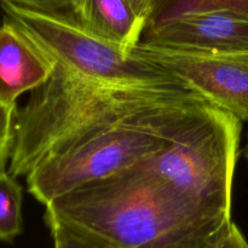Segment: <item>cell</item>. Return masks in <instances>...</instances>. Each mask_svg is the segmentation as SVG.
Wrapping results in <instances>:
<instances>
[{
  "label": "cell",
  "instance_id": "cell-1",
  "mask_svg": "<svg viewBox=\"0 0 248 248\" xmlns=\"http://www.w3.org/2000/svg\"><path fill=\"white\" fill-rule=\"evenodd\" d=\"M45 207L44 218L111 248H219L232 223L140 164Z\"/></svg>",
  "mask_w": 248,
  "mask_h": 248
},
{
  "label": "cell",
  "instance_id": "cell-2",
  "mask_svg": "<svg viewBox=\"0 0 248 248\" xmlns=\"http://www.w3.org/2000/svg\"><path fill=\"white\" fill-rule=\"evenodd\" d=\"M194 106L215 104L189 85L115 84L80 77L56 63L50 79L16 110L9 172L27 177L43 159L94 133Z\"/></svg>",
  "mask_w": 248,
  "mask_h": 248
},
{
  "label": "cell",
  "instance_id": "cell-3",
  "mask_svg": "<svg viewBox=\"0 0 248 248\" xmlns=\"http://www.w3.org/2000/svg\"><path fill=\"white\" fill-rule=\"evenodd\" d=\"M218 109L215 106L184 107L94 133L41 160L26 177L28 191L47 206L81 186L147 161L211 118Z\"/></svg>",
  "mask_w": 248,
  "mask_h": 248
},
{
  "label": "cell",
  "instance_id": "cell-4",
  "mask_svg": "<svg viewBox=\"0 0 248 248\" xmlns=\"http://www.w3.org/2000/svg\"><path fill=\"white\" fill-rule=\"evenodd\" d=\"M242 121L218 109L142 166L190 200L232 216Z\"/></svg>",
  "mask_w": 248,
  "mask_h": 248
},
{
  "label": "cell",
  "instance_id": "cell-5",
  "mask_svg": "<svg viewBox=\"0 0 248 248\" xmlns=\"http://www.w3.org/2000/svg\"><path fill=\"white\" fill-rule=\"evenodd\" d=\"M1 9L5 17L21 27L58 65L80 77L125 85H188L132 52L92 35L72 19L9 4H1Z\"/></svg>",
  "mask_w": 248,
  "mask_h": 248
},
{
  "label": "cell",
  "instance_id": "cell-6",
  "mask_svg": "<svg viewBox=\"0 0 248 248\" xmlns=\"http://www.w3.org/2000/svg\"><path fill=\"white\" fill-rule=\"evenodd\" d=\"M132 53L188 84L222 110L248 123V63L143 43Z\"/></svg>",
  "mask_w": 248,
  "mask_h": 248
},
{
  "label": "cell",
  "instance_id": "cell-7",
  "mask_svg": "<svg viewBox=\"0 0 248 248\" xmlns=\"http://www.w3.org/2000/svg\"><path fill=\"white\" fill-rule=\"evenodd\" d=\"M140 43L248 63V18L223 11L188 15L145 29Z\"/></svg>",
  "mask_w": 248,
  "mask_h": 248
},
{
  "label": "cell",
  "instance_id": "cell-8",
  "mask_svg": "<svg viewBox=\"0 0 248 248\" xmlns=\"http://www.w3.org/2000/svg\"><path fill=\"white\" fill-rule=\"evenodd\" d=\"M55 68L56 61L4 15L0 26V104L17 108V98L43 86Z\"/></svg>",
  "mask_w": 248,
  "mask_h": 248
},
{
  "label": "cell",
  "instance_id": "cell-9",
  "mask_svg": "<svg viewBox=\"0 0 248 248\" xmlns=\"http://www.w3.org/2000/svg\"><path fill=\"white\" fill-rule=\"evenodd\" d=\"M74 22L127 53L140 43L147 27L127 0H79Z\"/></svg>",
  "mask_w": 248,
  "mask_h": 248
},
{
  "label": "cell",
  "instance_id": "cell-10",
  "mask_svg": "<svg viewBox=\"0 0 248 248\" xmlns=\"http://www.w3.org/2000/svg\"><path fill=\"white\" fill-rule=\"evenodd\" d=\"M218 11L232 12L248 18V0H162L145 29L188 15Z\"/></svg>",
  "mask_w": 248,
  "mask_h": 248
},
{
  "label": "cell",
  "instance_id": "cell-11",
  "mask_svg": "<svg viewBox=\"0 0 248 248\" xmlns=\"http://www.w3.org/2000/svg\"><path fill=\"white\" fill-rule=\"evenodd\" d=\"M21 184L10 172L0 173V241L12 242L23 230Z\"/></svg>",
  "mask_w": 248,
  "mask_h": 248
},
{
  "label": "cell",
  "instance_id": "cell-12",
  "mask_svg": "<svg viewBox=\"0 0 248 248\" xmlns=\"http://www.w3.org/2000/svg\"><path fill=\"white\" fill-rule=\"evenodd\" d=\"M79 0H0V4H9L22 9L61 16L74 21V12Z\"/></svg>",
  "mask_w": 248,
  "mask_h": 248
},
{
  "label": "cell",
  "instance_id": "cell-13",
  "mask_svg": "<svg viewBox=\"0 0 248 248\" xmlns=\"http://www.w3.org/2000/svg\"><path fill=\"white\" fill-rule=\"evenodd\" d=\"M44 220L50 229L51 236L53 240V248H111L101 244V242L82 236V235L63 227L56 220L46 219V218H44Z\"/></svg>",
  "mask_w": 248,
  "mask_h": 248
},
{
  "label": "cell",
  "instance_id": "cell-14",
  "mask_svg": "<svg viewBox=\"0 0 248 248\" xmlns=\"http://www.w3.org/2000/svg\"><path fill=\"white\" fill-rule=\"evenodd\" d=\"M17 108L0 104V173L10 164L15 140V115Z\"/></svg>",
  "mask_w": 248,
  "mask_h": 248
},
{
  "label": "cell",
  "instance_id": "cell-15",
  "mask_svg": "<svg viewBox=\"0 0 248 248\" xmlns=\"http://www.w3.org/2000/svg\"><path fill=\"white\" fill-rule=\"evenodd\" d=\"M136 11V14L148 24L155 10L159 7L162 0H127Z\"/></svg>",
  "mask_w": 248,
  "mask_h": 248
},
{
  "label": "cell",
  "instance_id": "cell-16",
  "mask_svg": "<svg viewBox=\"0 0 248 248\" xmlns=\"http://www.w3.org/2000/svg\"><path fill=\"white\" fill-rule=\"evenodd\" d=\"M219 248H248V242L236 224L232 223Z\"/></svg>",
  "mask_w": 248,
  "mask_h": 248
},
{
  "label": "cell",
  "instance_id": "cell-17",
  "mask_svg": "<svg viewBox=\"0 0 248 248\" xmlns=\"http://www.w3.org/2000/svg\"><path fill=\"white\" fill-rule=\"evenodd\" d=\"M2 21H4V11H2L1 4H0V26H1Z\"/></svg>",
  "mask_w": 248,
  "mask_h": 248
},
{
  "label": "cell",
  "instance_id": "cell-18",
  "mask_svg": "<svg viewBox=\"0 0 248 248\" xmlns=\"http://www.w3.org/2000/svg\"><path fill=\"white\" fill-rule=\"evenodd\" d=\"M245 157H246V160H247V162H248V138H247L246 148H245Z\"/></svg>",
  "mask_w": 248,
  "mask_h": 248
}]
</instances>
